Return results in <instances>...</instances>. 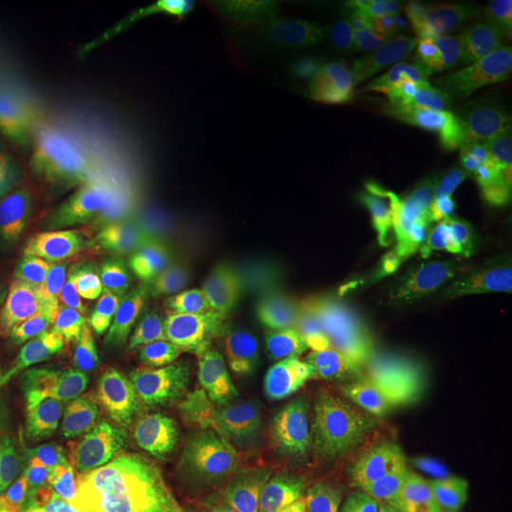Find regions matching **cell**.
I'll return each mask as SVG.
<instances>
[{"label": "cell", "mask_w": 512, "mask_h": 512, "mask_svg": "<svg viewBox=\"0 0 512 512\" xmlns=\"http://www.w3.org/2000/svg\"><path fill=\"white\" fill-rule=\"evenodd\" d=\"M86 501L92 512H296L220 421L160 384L114 393Z\"/></svg>", "instance_id": "6da1fadb"}, {"label": "cell", "mask_w": 512, "mask_h": 512, "mask_svg": "<svg viewBox=\"0 0 512 512\" xmlns=\"http://www.w3.org/2000/svg\"><path fill=\"white\" fill-rule=\"evenodd\" d=\"M0 396L55 436H77L97 396V353L49 285L0 265Z\"/></svg>", "instance_id": "7a4b0ae2"}, {"label": "cell", "mask_w": 512, "mask_h": 512, "mask_svg": "<svg viewBox=\"0 0 512 512\" xmlns=\"http://www.w3.org/2000/svg\"><path fill=\"white\" fill-rule=\"evenodd\" d=\"M464 40H501V43L512 46V0H478L450 18L421 26L419 32L402 37L379 60V72L367 74L365 80H376V74H382V69L396 72L413 57H421L433 49H444V46H456Z\"/></svg>", "instance_id": "3957f363"}, {"label": "cell", "mask_w": 512, "mask_h": 512, "mask_svg": "<svg viewBox=\"0 0 512 512\" xmlns=\"http://www.w3.org/2000/svg\"><path fill=\"white\" fill-rule=\"evenodd\" d=\"M0 512H66L35 464L0 456Z\"/></svg>", "instance_id": "277c9868"}]
</instances>
